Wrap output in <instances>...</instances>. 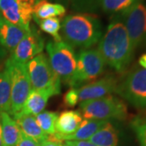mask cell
I'll list each match as a JSON object with an SVG mask.
<instances>
[{
    "label": "cell",
    "mask_w": 146,
    "mask_h": 146,
    "mask_svg": "<svg viewBox=\"0 0 146 146\" xmlns=\"http://www.w3.org/2000/svg\"><path fill=\"white\" fill-rule=\"evenodd\" d=\"M140 0H101V10L111 16L120 14Z\"/></svg>",
    "instance_id": "22"
},
{
    "label": "cell",
    "mask_w": 146,
    "mask_h": 146,
    "mask_svg": "<svg viewBox=\"0 0 146 146\" xmlns=\"http://www.w3.org/2000/svg\"><path fill=\"white\" fill-rule=\"evenodd\" d=\"M3 146H16L21 136V131L16 120L7 112H0Z\"/></svg>",
    "instance_id": "18"
},
{
    "label": "cell",
    "mask_w": 146,
    "mask_h": 146,
    "mask_svg": "<svg viewBox=\"0 0 146 146\" xmlns=\"http://www.w3.org/2000/svg\"><path fill=\"white\" fill-rule=\"evenodd\" d=\"M67 143L72 146H96L88 141H67Z\"/></svg>",
    "instance_id": "29"
},
{
    "label": "cell",
    "mask_w": 146,
    "mask_h": 146,
    "mask_svg": "<svg viewBox=\"0 0 146 146\" xmlns=\"http://www.w3.org/2000/svg\"><path fill=\"white\" fill-rule=\"evenodd\" d=\"M14 119L16 120L21 132L25 136L35 140L40 144L48 139L49 136L46 134L36 123L35 116L19 114L14 116Z\"/></svg>",
    "instance_id": "16"
},
{
    "label": "cell",
    "mask_w": 146,
    "mask_h": 146,
    "mask_svg": "<svg viewBox=\"0 0 146 146\" xmlns=\"http://www.w3.org/2000/svg\"><path fill=\"white\" fill-rule=\"evenodd\" d=\"M108 120L84 119L82 120L78 129L71 135H59L54 133L53 136L60 142L67 141H88L91 136L95 134L100 128L104 125Z\"/></svg>",
    "instance_id": "15"
},
{
    "label": "cell",
    "mask_w": 146,
    "mask_h": 146,
    "mask_svg": "<svg viewBox=\"0 0 146 146\" xmlns=\"http://www.w3.org/2000/svg\"><path fill=\"white\" fill-rule=\"evenodd\" d=\"M45 41L36 27L31 26L25 36L11 52L9 58L16 63L26 64L36 55L42 53Z\"/></svg>",
    "instance_id": "11"
},
{
    "label": "cell",
    "mask_w": 146,
    "mask_h": 146,
    "mask_svg": "<svg viewBox=\"0 0 146 146\" xmlns=\"http://www.w3.org/2000/svg\"><path fill=\"white\" fill-rule=\"evenodd\" d=\"M58 116V115L56 112L43 110L40 114L35 116V119L42 130L48 136H51L56 132L55 124Z\"/></svg>",
    "instance_id": "23"
},
{
    "label": "cell",
    "mask_w": 146,
    "mask_h": 146,
    "mask_svg": "<svg viewBox=\"0 0 146 146\" xmlns=\"http://www.w3.org/2000/svg\"><path fill=\"white\" fill-rule=\"evenodd\" d=\"M40 146H62V142L47 139L46 141L42 142Z\"/></svg>",
    "instance_id": "30"
},
{
    "label": "cell",
    "mask_w": 146,
    "mask_h": 146,
    "mask_svg": "<svg viewBox=\"0 0 146 146\" xmlns=\"http://www.w3.org/2000/svg\"><path fill=\"white\" fill-rule=\"evenodd\" d=\"M46 49L54 72L62 82L68 85L76 68V54L74 49L63 41L49 42Z\"/></svg>",
    "instance_id": "5"
},
{
    "label": "cell",
    "mask_w": 146,
    "mask_h": 146,
    "mask_svg": "<svg viewBox=\"0 0 146 146\" xmlns=\"http://www.w3.org/2000/svg\"><path fill=\"white\" fill-rule=\"evenodd\" d=\"M66 14V7L64 6L42 0L36 3L33 8V20H45L54 17H62Z\"/></svg>",
    "instance_id": "20"
},
{
    "label": "cell",
    "mask_w": 146,
    "mask_h": 146,
    "mask_svg": "<svg viewBox=\"0 0 146 146\" xmlns=\"http://www.w3.org/2000/svg\"><path fill=\"white\" fill-rule=\"evenodd\" d=\"M11 78V115H19L32 89L26 64L16 63L8 58L5 63Z\"/></svg>",
    "instance_id": "6"
},
{
    "label": "cell",
    "mask_w": 146,
    "mask_h": 146,
    "mask_svg": "<svg viewBox=\"0 0 146 146\" xmlns=\"http://www.w3.org/2000/svg\"><path fill=\"white\" fill-rule=\"evenodd\" d=\"M63 106L66 107H74L79 102V96L77 89L71 88L63 95Z\"/></svg>",
    "instance_id": "27"
},
{
    "label": "cell",
    "mask_w": 146,
    "mask_h": 146,
    "mask_svg": "<svg viewBox=\"0 0 146 146\" xmlns=\"http://www.w3.org/2000/svg\"><path fill=\"white\" fill-rule=\"evenodd\" d=\"M141 146H146V119L136 118L131 123Z\"/></svg>",
    "instance_id": "26"
},
{
    "label": "cell",
    "mask_w": 146,
    "mask_h": 146,
    "mask_svg": "<svg viewBox=\"0 0 146 146\" xmlns=\"http://www.w3.org/2000/svg\"><path fill=\"white\" fill-rule=\"evenodd\" d=\"M139 64L141 65V67L146 69V54H143L140 58V59H139Z\"/></svg>",
    "instance_id": "32"
},
{
    "label": "cell",
    "mask_w": 146,
    "mask_h": 146,
    "mask_svg": "<svg viewBox=\"0 0 146 146\" xmlns=\"http://www.w3.org/2000/svg\"><path fill=\"white\" fill-rule=\"evenodd\" d=\"M0 146H3V135H2V123H1V117H0Z\"/></svg>",
    "instance_id": "34"
},
{
    "label": "cell",
    "mask_w": 146,
    "mask_h": 146,
    "mask_svg": "<svg viewBox=\"0 0 146 146\" xmlns=\"http://www.w3.org/2000/svg\"><path fill=\"white\" fill-rule=\"evenodd\" d=\"M118 80L114 76L108 75L98 80L77 88L79 102L102 98L115 93Z\"/></svg>",
    "instance_id": "12"
},
{
    "label": "cell",
    "mask_w": 146,
    "mask_h": 146,
    "mask_svg": "<svg viewBox=\"0 0 146 146\" xmlns=\"http://www.w3.org/2000/svg\"><path fill=\"white\" fill-rule=\"evenodd\" d=\"M123 22L133 50L146 46V7L138 1L125 11L118 14Z\"/></svg>",
    "instance_id": "9"
},
{
    "label": "cell",
    "mask_w": 146,
    "mask_h": 146,
    "mask_svg": "<svg viewBox=\"0 0 146 146\" xmlns=\"http://www.w3.org/2000/svg\"><path fill=\"white\" fill-rule=\"evenodd\" d=\"M11 78L6 68H0V112H10L11 110Z\"/></svg>",
    "instance_id": "21"
},
{
    "label": "cell",
    "mask_w": 146,
    "mask_h": 146,
    "mask_svg": "<svg viewBox=\"0 0 146 146\" xmlns=\"http://www.w3.org/2000/svg\"><path fill=\"white\" fill-rule=\"evenodd\" d=\"M88 141L96 146H118L119 133L115 126L107 121Z\"/></svg>",
    "instance_id": "19"
},
{
    "label": "cell",
    "mask_w": 146,
    "mask_h": 146,
    "mask_svg": "<svg viewBox=\"0 0 146 146\" xmlns=\"http://www.w3.org/2000/svg\"><path fill=\"white\" fill-rule=\"evenodd\" d=\"M106 63L98 49L81 50L76 55V68L68 86L77 89L94 81L104 72Z\"/></svg>",
    "instance_id": "4"
},
{
    "label": "cell",
    "mask_w": 146,
    "mask_h": 146,
    "mask_svg": "<svg viewBox=\"0 0 146 146\" xmlns=\"http://www.w3.org/2000/svg\"><path fill=\"white\" fill-rule=\"evenodd\" d=\"M27 32L7 21L0 14V45L6 50L12 52Z\"/></svg>",
    "instance_id": "13"
},
{
    "label": "cell",
    "mask_w": 146,
    "mask_h": 146,
    "mask_svg": "<svg viewBox=\"0 0 146 146\" xmlns=\"http://www.w3.org/2000/svg\"><path fill=\"white\" fill-rule=\"evenodd\" d=\"M36 24L39 25L41 30L50 34L54 38V42H61L62 37L59 34V30L61 29L60 20L54 18H49L45 20H34Z\"/></svg>",
    "instance_id": "24"
},
{
    "label": "cell",
    "mask_w": 146,
    "mask_h": 146,
    "mask_svg": "<svg viewBox=\"0 0 146 146\" xmlns=\"http://www.w3.org/2000/svg\"><path fill=\"white\" fill-rule=\"evenodd\" d=\"M98 50L106 64L119 72H124L130 64L134 50L119 15L112 16Z\"/></svg>",
    "instance_id": "1"
},
{
    "label": "cell",
    "mask_w": 146,
    "mask_h": 146,
    "mask_svg": "<svg viewBox=\"0 0 146 146\" xmlns=\"http://www.w3.org/2000/svg\"><path fill=\"white\" fill-rule=\"evenodd\" d=\"M54 95L55 93L50 89H32L20 114L36 116L44 110L50 98Z\"/></svg>",
    "instance_id": "14"
},
{
    "label": "cell",
    "mask_w": 146,
    "mask_h": 146,
    "mask_svg": "<svg viewBox=\"0 0 146 146\" xmlns=\"http://www.w3.org/2000/svg\"><path fill=\"white\" fill-rule=\"evenodd\" d=\"M36 0H0L1 15L25 31L30 29Z\"/></svg>",
    "instance_id": "10"
},
{
    "label": "cell",
    "mask_w": 146,
    "mask_h": 146,
    "mask_svg": "<svg viewBox=\"0 0 146 146\" xmlns=\"http://www.w3.org/2000/svg\"><path fill=\"white\" fill-rule=\"evenodd\" d=\"M32 89H50L56 95L61 93V80L54 72L44 53L36 55L26 63Z\"/></svg>",
    "instance_id": "8"
},
{
    "label": "cell",
    "mask_w": 146,
    "mask_h": 146,
    "mask_svg": "<svg viewBox=\"0 0 146 146\" xmlns=\"http://www.w3.org/2000/svg\"><path fill=\"white\" fill-rule=\"evenodd\" d=\"M49 1H51L54 3H58V4H61V5L64 6L65 7H68L70 4V0H49Z\"/></svg>",
    "instance_id": "31"
},
{
    "label": "cell",
    "mask_w": 146,
    "mask_h": 146,
    "mask_svg": "<svg viewBox=\"0 0 146 146\" xmlns=\"http://www.w3.org/2000/svg\"><path fill=\"white\" fill-rule=\"evenodd\" d=\"M40 1H42V0H36V3H38V2H40Z\"/></svg>",
    "instance_id": "36"
},
{
    "label": "cell",
    "mask_w": 146,
    "mask_h": 146,
    "mask_svg": "<svg viewBox=\"0 0 146 146\" xmlns=\"http://www.w3.org/2000/svg\"><path fill=\"white\" fill-rule=\"evenodd\" d=\"M82 122V115L78 110H64L58 116L55 131L59 135H71L78 129Z\"/></svg>",
    "instance_id": "17"
},
{
    "label": "cell",
    "mask_w": 146,
    "mask_h": 146,
    "mask_svg": "<svg viewBox=\"0 0 146 146\" xmlns=\"http://www.w3.org/2000/svg\"><path fill=\"white\" fill-rule=\"evenodd\" d=\"M69 6L76 13L93 14L101 10V0H70Z\"/></svg>",
    "instance_id": "25"
},
{
    "label": "cell",
    "mask_w": 146,
    "mask_h": 146,
    "mask_svg": "<svg viewBox=\"0 0 146 146\" xmlns=\"http://www.w3.org/2000/svg\"><path fill=\"white\" fill-rule=\"evenodd\" d=\"M6 53H7V50L0 45V60H2L3 58L5 57Z\"/></svg>",
    "instance_id": "33"
},
{
    "label": "cell",
    "mask_w": 146,
    "mask_h": 146,
    "mask_svg": "<svg viewBox=\"0 0 146 146\" xmlns=\"http://www.w3.org/2000/svg\"><path fill=\"white\" fill-rule=\"evenodd\" d=\"M61 37L71 46L89 49L102 37V24L95 15L88 13L70 14L61 24Z\"/></svg>",
    "instance_id": "2"
},
{
    "label": "cell",
    "mask_w": 146,
    "mask_h": 146,
    "mask_svg": "<svg viewBox=\"0 0 146 146\" xmlns=\"http://www.w3.org/2000/svg\"><path fill=\"white\" fill-rule=\"evenodd\" d=\"M62 146H72V145H70L69 144H68V143L66 142V143H65L64 145H62Z\"/></svg>",
    "instance_id": "35"
},
{
    "label": "cell",
    "mask_w": 146,
    "mask_h": 146,
    "mask_svg": "<svg viewBox=\"0 0 146 146\" xmlns=\"http://www.w3.org/2000/svg\"><path fill=\"white\" fill-rule=\"evenodd\" d=\"M41 144L38 143L37 141L32 139L29 136H25L21 132V136L17 142L16 146H40Z\"/></svg>",
    "instance_id": "28"
},
{
    "label": "cell",
    "mask_w": 146,
    "mask_h": 146,
    "mask_svg": "<svg viewBox=\"0 0 146 146\" xmlns=\"http://www.w3.org/2000/svg\"><path fill=\"white\" fill-rule=\"evenodd\" d=\"M80 113L84 119L123 120L127 119V107L123 100L112 95L102 98L81 102Z\"/></svg>",
    "instance_id": "3"
},
{
    "label": "cell",
    "mask_w": 146,
    "mask_h": 146,
    "mask_svg": "<svg viewBox=\"0 0 146 146\" xmlns=\"http://www.w3.org/2000/svg\"><path fill=\"white\" fill-rule=\"evenodd\" d=\"M118 94L131 105L139 109L146 108V69L136 66L118 83Z\"/></svg>",
    "instance_id": "7"
}]
</instances>
